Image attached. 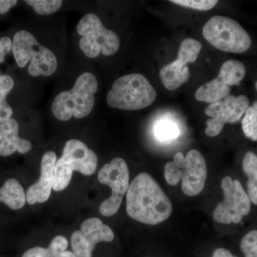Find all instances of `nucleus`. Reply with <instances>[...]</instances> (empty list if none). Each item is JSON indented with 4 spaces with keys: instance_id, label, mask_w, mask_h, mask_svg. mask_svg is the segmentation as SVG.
<instances>
[{
    "instance_id": "1",
    "label": "nucleus",
    "mask_w": 257,
    "mask_h": 257,
    "mask_svg": "<svg viewBox=\"0 0 257 257\" xmlns=\"http://www.w3.org/2000/svg\"><path fill=\"white\" fill-rule=\"evenodd\" d=\"M170 198L150 174H139L126 192V212L139 222L157 225L169 219L172 213Z\"/></svg>"
},
{
    "instance_id": "2",
    "label": "nucleus",
    "mask_w": 257,
    "mask_h": 257,
    "mask_svg": "<svg viewBox=\"0 0 257 257\" xmlns=\"http://www.w3.org/2000/svg\"><path fill=\"white\" fill-rule=\"evenodd\" d=\"M97 89V79L94 74L90 72L81 74L72 89L61 92L54 99L52 104L54 116L60 121L86 117L94 108V94Z\"/></svg>"
},
{
    "instance_id": "3",
    "label": "nucleus",
    "mask_w": 257,
    "mask_h": 257,
    "mask_svg": "<svg viewBox=\"0 0 257 257\" xmlns=\"http://www.w3.org/2000/svg\"><path fill=\"white\" fill-rule=\"evenodd\" d=\"M157 92L148 79L140 74H130L116 79L106 95V102L111 108L135 111L151 105Z\"/></svg>"
},
{
    "instance_id": "4",
    "label": "nucleus",
    "mask_w": 257,
    "mask_h": 257,
    "mask_svg": "<svg viewBox=\"0 0 257 257\" xmlns=\"http://www.w3.org/2000/svg\"><path fill=\"white\" fill-rule=\"evenodd\" d=\"M97 162L96 154L85 144L74 139L69 140L64 145L62 157L56 162L52 189L60 192L67 188L74 171L86 176L93 175L97 167Z\"/></svg>"
},
{
    "instance_id": "5",
    "label": "nucleus",
    "mask_w": 257,
    "mask_h": 257,
    "mask_svg": "<svg viewBox=\"0 0 257 257\" xmlns=\"http://www.w3.org/2000/svg\"><path fill=\"white\" fill-rule=\"evenodd\" d=\"M203 36L218 50L231 53L246 52L251 45V39L236 20L226 17L211 18L204 25Z\"/></svg>"
},
{
    "instance_id": "6",
    "label": "nucleus",
    "mask_w": 257,
    "mask_h": 257,
    "mask_svg": "<svg viewBox=\"0 0 257 257\" xmlns=\"http://www.w3.org/2000/svg\"><path fill=\"white\" fill-rule=\"evenodd\" d=\"M77 31L82 37L79 40L81 50L89 58H95L101 53L113 55L119 50V37L106 29L97 15L92 13L84 15L79 20Z\"/></svg>"
},
{
    "instance_id": "7",
    "label": "nucleus",
    "mask_w": 257,
    "mask_h": 257,
    "mask_svg": "<svg viewBox=\"0 0 257 257\" xmlns=\"http://www.w3.org/2000/svg\"><path fill=\"white\" fill-rule=\"evenodd\" d=\"M221 187L224 199L216 206L213 217L220 224H238L251 210V200L237 179L226 176L221 181Z\"/></svg>"
},
{
    "instance_id": "8",
    "label": "nucleus",
    "mask_w": 257,
    "mask_h": 257,
    "mask_svg": "<svg viewBox=\"0 0 257 257\" xmlns=\"http://www.w3.org/2000/svg\"><path fill=\"white\" fill-rule=\"evenodd\" d=\"M101 184L111 187V195L101 203L99 211L103 216L114 215L121 207L123 198L130 186V171L122 158L116 157L103 166L98 174Z\"/></svg>"
},
{
    "instance_id": "9",
    "label": "nucleus",
    "mask_w": 257,
    "mask_h": 257,
    "mask_svg": "<svg viewBox=\"0 0 257 257\" xmlns=\"http://www.w3.org/2000/svg\"><path fill=\"white\" fill-rule=\"evenodd\" d=\"M248 106L249 99L243 94L237 96L230 94L221 100L211 103L205 109V114L211 117L206 121V135L211 138L217 136L226 123L239 121Z\"/></svg>"
},
{
    "instance_id": "10",
    "label": "nucleus",
    "mask_w": 257,
    "mask_h": 257,
    "mask_svg": "<svg viewBox=\"0 0 257 257\" xmlns=\"http://www.w3.org/2000/svg\"><path fill=\"white\" fill-rule=\"evenodd\" d=\"M173 162L180 172L182 189L184 194L190 197L200 194L207 177V164L202 153L192 150L184 157L182 152H177Z\"/></svg>"
},
{
    "instance_id": "11",
    "label": "nucleus",
    "mask_w": 257,
    "mask_h": 257,
    "mask_svg": "<svg viewBox=\"0 0 257 257\" xmlns=\"http://www.w3.org/2000/svg\"><path fill=\"white\" fill-rule=\"evenodd\" d=\"M114 232L108 225L99 218L93 217L84 221L80 230L74 231L71 243L77 257H92V251L98 243L112 241Z\"/></svg>"
},
{
    "instance_id": "12",
    "label": "nucleus",
    "mask_w": 257,
    "mask_h": 257,
    "mask_svg": "<svg viewBox=\"0 0 257 257\" xmlns=\"http://www.w3.org/2000/svg\"><path fill=\"white\" fill-rule=\"evenodd\" d=\"M57 161V155L52 151L47 152L42 157L40 179L26 192L27 202L30 205L47 202L50 198L53 183L54 169Z\"/></svg>"
},
{
    "instance_id": "13",
    "label": "nucleus",
    "mask_w": 257,
    "mask_h": 257,
    "mask_svg": "<svg viewBox=\"0 0 257 257\" xmlns=\"http://www.w3.org/2000/svg\"><path fill=\"white\" fill-rule=\"evenodd\" d=\"M28 140L19 137V125L14 119L0 123V156L8 157L18 152L26 154L32 150Z\"/></svg>"
},
{
    "instance_id": "14",
    "label": "nucleus",
    "mask_w": 257,
    "mask_h": 257,
    "mask_svg": "<svg viewBox=\"0 0 257 257\" xmlns=\"http://www.w3.org/2000/svg\"><path fill=\"white\" fill-rule=\"evenodd\" d=\"M28 72L32 77H49L57 69V60L53 52L40 43L32 51Z\"/></svg>"
},
{
    "instance_id": "15",
    "label": "nucleus",
    "mask_w": 257,
    "mask_h": 257,
    "mask_svg": "<svg viewBox=\"0 0 257 257\" xmlns=\"http://www.w3.org/2000/svg\"><path fill=\"white\" fill-rule=\"evenodd\" d=\"M187 61L177 57V60L161 69L160 77L162 84L168 90L178 89L189 78Z\"/></svg>"
},
{
    "instance_id": "16",
    "label": "nucleus",
    "mask_w": 257,
    "mask_h": 257,
    "mask_svg": "<svg viewBox=\"0 0 257 257\" xmlns=\"http://www.w3.org/2000/svg\"><path fill=\"white\" fill-rule=\"evenodd\" d=\"M35 37L26 30H20L13 37V52L17 64L20 67H25L31 60L32 51L38 45Z\"/></svg>"
},
{
    "instance_id": "17",
    "label": "nucleus",
    "mask_w": 257,
    "mask_h": 257,
    "mask_svg": "<svg viewBox=\"0 0 257 257\" xmlns=\"http://www.w3.org/2000/svg\"><path fill=\"white\" fill-rule=\"evenodd\" d=\"M231 87L222 77L218 75L211 82L201 86L195 93L197 100L207 103H214L230 95Z\"/></svg>"
},
{
    "instance_id": "18",
    "label": "nucleus",
    "mask_w": 257,
    "mask_h": 257,
    "mask_svg": "<svg viewBox=\"0 0 257 257\" xmlns=\"http://www.w3.org/2000/svg\"><path fill=\"white\" fill-rule=\"evenodd\" d=\"M26 202V193L18 179H8L0 188V202L4 203L10 209H21Z\"/></svg>"
},
{
    "instance_id": "19",
    "label": "nucleus",
    "mask_w": 257,
    "mask_h": 257,
    "mask_svg": "<svg viewBox=\"0 0 257 257\" xmlns=\"http://www.w3.org/2000/svg\"><path fill=\"white\" fill-rule=\"evenodd\" d=\"M243 170L247 175L248 196L251 202L257 205V156L252 152H248L243 160Z\"/></svg>"
},
{
    "instance_id": "20",
    "label": "nucleus",
    "mask_w": 257,
    "mask_h": 257,
    "mask_svg": "<svg viewBox=\"0 0 257 257\" xmlns=\"http://www.w3.org/2000/svg\"><path fill=\"white\" fill-rule=\"evenodd\" d=\"M218 75L221 76L230 87L239 85L246 75V68L239 61L228 60L221 65Z\"/></svg>"
},
{
    "instance_id": "21",
    "label": "nucleus",
    "mask_w": 257,
    "mask_h": 257,
    "mask_svg": "<svg viewBox=\"0 0 257 257\" xmlns=\"http://www.w3.org/2000/svg\"><path fill=\"white\" fill-rule=\"evenodd\" d=\"M154 134L157 140L162 142H170L178 138L180 131L178 125L174 121L162 119L155 124Z\"/></svg>"
},
{
    "instance_id": "22",
    "label": "nucleus",
    "mask_w": 257,
    "mask_h": 257,
    "mask_svg": "<svg viewBox=\"0 0 257 257\" xmlns=\"http://www.w3.org/2000/svg\"><path fill=\"white\" fill-rule=\"evenodd\" d=\"M242 130L245 136L257 142V101L248 106L242 121Z\"/></svg>"
},
{
    "instance_id": "23",
    "label": "nucleus",
    "mask_w": 257,
    "mask_h": 257,
    "mask_svg": "<svg viewBox=\"0 0 257 257\" xmlns=\"http://www.w3.org/2000/svg\"><path fill=\"white\" fill-rule=\"evenodd\" d=\"M202 48V44L197 40L185 39L179 47L178 57L187 60L189 63H192L197 60Z\"/></svg>"
},
{
    "instance_id": "24",
    "label": "nucleus",
    "mask_w": 257,
    "mask_h": 257,
    "mask_svg": "<svg viewBox=\"0 0 257 257\" xmlns=\"http://www.w3.org/2000/svg\"><path fill=\"white\" fill-rule=\"evenodd\" d=\"M25 3L40 15L53 14L60 9L63 3L61 0H28Z\"/></svg>"
},
{
    "instance_id": "25",
    "label": "nucleus",
    "mask_w": 257,
    "mask_h": 257,
    "mask_svg": "<svg viewBox=\"0 0 257 257\" xmlns=\"http://www.w3.org/2000/svg\"><path fill=\"white\" fill-rule=\"evenodd\" d=\"M240 247L244 257H257V230H251L243 236Z\"/></svg>"
},
{
    "instance_id": "26",
    "label": "nucleus",
    "mask_w": 257,
    "mask_h": 257,
    "mask_svg": "<svg viewBox=\"0 0 257 257\" xmlns=\"http://www.w3.org/2000/svg\"><path fill=\"white\" fill-rule=\"evenodd\" d=\"M170 2L185 8L202 11L210 10L218 3L216 0H172Z\"/></svg>"
},
{
    "instance_id": "27",
    "label": "nucleus",
    "mask_w": 257,
    "mask_h": 257,
    "mask_svg": "<svg viewBox=\"0 0 257 257\" xmlns=\"http://www.w3.org/2000/svg\"><path fill=\"white\" fill-rule=\"evenodd\" d=\"M15 82L13 78L8 75H0V105L6 101L8 94L14 87Z\"/></svg>"
},
{
    "instance_id": "28",
    "label": "nucleus",
    "mask_w": 257,
    "mask_h": 257,
    "mask_svg": "<svg viewBox=\"0 0 257 257\" xmlns=\"http://www.w3.org/2000/svg\"><path fill=\"white\" fill-rule=\"evenodd\" d=\"M13 50V42L9 37H3L0 39V63L4 62L5 56Z\"/></svg>"
},
{
    "instance_id": "29",
    "label": "nucleus",
    "mask_w": 257,
    "mask_h": 257,
    "mask_svg": "<svg viewBox=\"0 0 257 257\" xmlns=\"http://www.w3.org/2000/svg\"><path fill=\"white\" fill-rule=\"evenodd\" d=\"M22 257H52L48 248L35 246L25 251Z\"/></svg>"
},
{
    "instance_id": "30",
    "label": "nucleus",
    "mask_w": 257,
    "mask_h": 257,
    "mask_svg": "<svg viewBox=\"0 0 257 257\" xmlns=\"http://www.w3.org/2000/svg\"><path fill=\"white\" fill-rule=\"evenodd\" d=\"M13 115V109L8 104V101H5L0 105V123L5 122L10 119Z\"/></svg>"
},
{
    "instance_id": "31",
    "label": "nucleus",
    "mask_w": 257,
    "mask_h": 257,
    "mask_svg": "<svg viewBox=\"0 0 257 257\" xmlns=\"http://www.w3.org/2000/svg\"><path fill=\"white\" fill-rule=\"evenodd\" d=\"M17 3L16 0H0V15L6 14Z\"/></svg>"
},
{
    "instance_id": "32",
    "label": "nucleus",
    "mask_w": 257,
    "mask_h": 257,
    "mask_svg": "<svg viewBox=\"0 0 257 257\" xmlns=\"http://www.w3.org/2000/svg\"><path fill=\"white\" fill-rule=\"evenodd\" d=\"M212 257H236L234 256L229 250L224 248H216L213 253Z\"/></svg>"
},
{
    "instance_id": "33",
    "label": "nucleus",
    "mask_w": 257,
    "mask_h": 257,
    "mask_svg": "<svg viewBox=\"0 0 257 257\" xmlns=\"http://www.w3.org/2000/svg\"><path fill=\"white\" fill-rule=\"evenodd\" d=\"M52 257H77L74 252L70 251H62L60 252L50 253Z\"/></svg>"
},
{
    "instance_id": "34",
    "label": "nucleus",
    "mask_w": 257,
    "mask_h": 257,
    "mask_svg": "<svg viewBox=\"0 0 257 257\" xmlns=\"http://www.w3.org/2000/svg\"><path fill=\"white\" fill-rule=\"evenodd\" d=\"M255 87H256V89L257 90V82H256V84H255Z\"/></svg>"
}]
</instances>
